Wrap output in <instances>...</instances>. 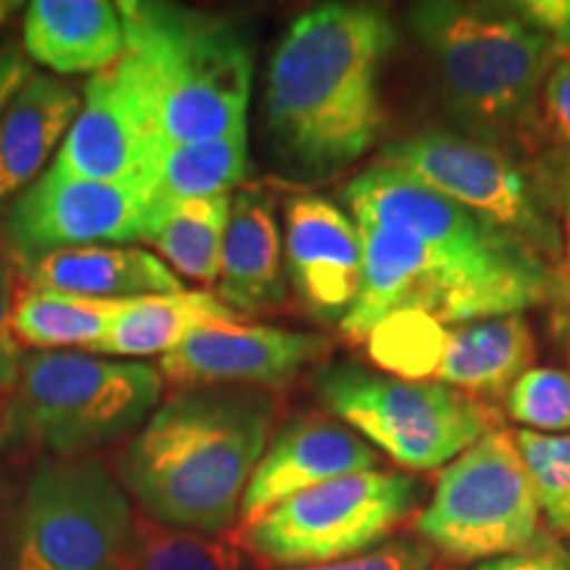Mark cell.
<instances>
[{
  "label": "cell",
  "instance_id": "25",
  "mask_svg": "<svg viewBox=\"0 0 570 570\" xmlns=\"http://www.w3.org/2000/svg\"><path fill=\"white\" fill-rule=\"evenodd\" d=\"M230 219V196L190 198L154 217L146 244H154L169 267L196 283H217Z\"/></svg>",
  "mask_w": 570,
  "mask_h": 570
},
{
  "label": "cell",
  "instance_id": "32",
  "mask_svg": "<svg viewBox=\"0 0 570 570\" xmlns=\"http://www.w3.org/2000/svg\"><path fill=\"white\" fill-rule=\"evenodd\" d=\"M537 111L570 151V48L554 56L541 82Z\"/></svg>",
  "mask_w": 570,
  "mask_h": 570
},
{
  "label": "cell",
  "instance_id": "19",
  "mask_svg": "<svg viewBox=\"0 0 570 570\" xmlns=\"http://www.w3.org/2000/svg\"><path fill=\"white\" fill-rule=\"evenodd\" d=\"M17 269L30 288L85 298H138L185 291L180 275L140 246L63 248Z\"/></svg>",
  "mask_w": 570,
  "mask_h": 570
},
{
  "label": "cell",
  "instance_id": "38",
  "mask_svg": "<svg viewBox=\"0 0 570 570\" xmlns=\"http://www.w3.org/2000/svg\"><path fill=\"white\" fill-rule=\"evenodd\" d=\"M17 11H19V3H0V24H3V21Z\"/></svg>",
  "mask_w": 570,
  "mask_h": 570
},
{
  "label": "cell",
  "instance_id": "39",
  "mask_svg": "<svg viewBox=\"0 0 570 570\" xmlns=\"http://www.w3.org/2000/svg\"><path fill=\"white\" fill-rule=\"evenodd\" d=\"M433 570H458L452 566V562H436V566H433Z\"/></svg>",
  "mask_w": 570,
  "mask_h": 570
},
{
  "label": "cell",
  "instance_id": "36",
  "mask_svg": "<svg viewBox=\"0 0 570 570\" xmlns=\"http://www.w3.org/2000/svg\"><path fill=\"white\" fill-rule=\"evenodd\" d=\"M541 190L550 198L552 209H560L562 217H570V151H560L552 161H547L539 177Z\"/></svg>",
  "mask_w": 570,
  "mask_h": 570
},
{
  "label": "cell",
  "instance_id": "13",
  "mask_svg": "<svg viewBox=\"0 0 570 570\" xmlns=\"http://www.w3.org/2000/svg\"><path fill=\"white\" fill-rule=\"evenodd\" d=\"M156 140L151 104L132 56L125 51L85 85L82 109L53 164L90 180L140 183Z\"/></svg>",
  "mask_w": 570,
  "mask_h": 570
},
{
  "label": "cell",
  "instance_id": "10",
  "mask_svg": "<svg viewBox=\"0 0 570 570\" xmlns=\"http://www.w3.org/2000/svg\"><path fill=\"white\" fill-rule=\"evenodd\" d=\"M344 202L356 225L407 230L433 252L518 285L544 304L566 296L560 273L537 252L391 164L377 161L356 175L344 188Z\"/></svg>",
  "mask_w": 570,
  "mask_h": 570
},
{
  "label": "cell",
  "instance_id": "22",
  "mask_svg": "<svg viewBox=\"0 0 570 570\" xmlns=\"http://www.w3.org/2000/svg\"><path fill=\"white\" fill-rule=\"evenodd\" d=\"M248 169V135L202 142L156 140L140 183L151 196L154 217L167 206L190 198L230 196ZM154 223V219H151Z\"/></svg>",
  "mask_w": 570,
  "mask_h": 570
},
{
  "label": "cell",
  "instance_id": "15",
  "mask_svg": "<svg viewBox=\"0 0 570 570\" xmlns=\"http://www.w3.org/2000/svg\"><path fill=\"white\" fill-rule=\"evenodd\" d=\"M283 244L288 281L302 304L320 323L341 325L362 285L360 225L323 196H291Z\"/></svg>",
  "mask_w": 570,
  "mask_h": 570
},
{
  "label": "cell",
  "instance_id": "16",
  "mask_svg": "<svg viewBox=\"0 0 570 570\" xmlns=\"http://www.w3.org/2000/svg\"><path fill=\"white\" fill-rule=\"evenodd\" d=\"M377 470V452L336 420L304 417L277 431L240 499V525L320 483Z\"/></svg>",
  "mask_w": 570,
  "mask_h": 570
},
{
  "label": "cell",
  "instance_id": "7",
  "mask_svg": "<svg viewBox=\"0 0 570 570\" xmlns=\"http://www.w3.org/2000/svg\"><path fill=\"white\" fill-rule=\"evenodd\" d=\"M132 523V499L101 462L51 458L21 491L6 570H119Z\"/></svg>",
  "mask_w": 570,
  "mask_h": 570
},
{
  "label": "cell",
  "instance_id": "24",
  "mask_svg": "<svg viewBox=\"0 0 570 570\" xmlns=\"http://www.w3.org/2000/svg\"><path fill=\"white\" fill-rule=\"evenodd\" d=\"M125 298H85L59 291L27 288L13 306L11 333L30 352L90 348L111 331Z\"/></svg>",
  "mask_w": 570,
  "mask_h": 570
},
{
  "label": "cell",
  "instance_id": "3",
  "mask_svg": "<svg viewBox=\"0 0 570 570\" xmlns=\"http://www.w3.org/2000/svg\"><path fill=\"white\" fill-rule=\"evenodd\" d=\"M117 9L156 138L202 142L248 135L254 53L235 21L154 0H127Z\"/></svg>",
  "mask_w": 570,
  "mask_h": 570
},
{
  "label": "cell",
  "instance_id": "6",
  "mask_svg": "<svg viewBox=\"0 0 570 570\" xmlns=\"http://www.w3.org/2000/svg\"><path fill=\"white\" fill-rule=\"evenodd\" d=\"M315 391L333 417L407 470L446 468L499 428V415L479 396L354 362L320 367Z\"/></svg>",
  "mask_w": 570,
  "mask_h": 570
},
{
  "label": "cell",
  "instance_id": "27",
  "mask_svg": "<svg viewBox=\"0 0 570 570\" xmlns=\"http://www.w3.org/2000/svg\"><path fill=\"white\" fill-rule=\"evenodd\" d=\"M444 325L423 312H394L370 333V360L377 367L402 375V381H423L425 375H436L446 348Z\"/></svg>",
  "mask_w": 570,
  "mask_h": 570
},
{
  "label": "cell",
  "instance_id": "11",
  "mask_svg": "<svg viewBox=\"0 0 570 570\" xmlns=\"http://www.w3.org/2000/svg\"><path fill=\"white\" fill-rule=\"evenodd\" d=\"M381 161L481 214L550 265L566 254L550 198L504 146L465 132L423 130L383 148Z\"/></svg>",
  "mask_w": 570,
  "mask_h": 570
},
{
  "label": "cell",
  "instance_id": "1",
  "mask_svg": "<svg viewBox=\"0 0 570 570\" xmlns=\"http://www.w3.org/2000/svg\"><path fill=\"white\" fill-rule=\"evenodd\" d=\"M394 46V19L377 3L333 0L291 21L265 88L267 132L291 167L333 175L375 146L381 75Z\"/></svg>",
  "mask_w": 570,
  "mask_h": 570
},
{
  "label": "cell",
  "instance_id": "14",
  "mask_svg": "<svg viewBox=\"0 0 570 570\" xmlns=\"http://www.w3.org/2000/svg\"><path fill=\"white\" fill-rule=\"evenodd\" d=\"M317 333L283 327L214 323L190 331L183 344L161 356L159 373L175 386H285L327 354Z\"/></svg>",
  "mask_w": 570,
  "mask_h": 570
},
{
  "label": "cell",
  "instance_id": "33",
  "mask_svg": "<svg viewBox=\"0 0 570 570\" xmlns=\"http://www.w3.org/2000/svg\"><path fill=\"white\" fill-rule=\"evenodd\" d=\"M533 30L552 42L554 51L570 48V0H518L512 3Z\"/></svg>",
  "mask_w": 570,
  "mask_h": 570
},
{
  "label": "cell",
  "instance_id": "5",
  "mask_svg": "<svg viewBox=\"0 0 570 570\" xmlns=\"http://www.w3.org/2000/svg\"><path fill=\"white\" fill-rule=\"evenodd\" d=\"M161 391V373L142 362L27 352L11 386L0 441L53 458H82L138 431L159 407Z\"/></svg>",
  "mask_w": 570,
  "mask_h": 570
},
{
  "label": "cell",
  "instance_id": "20",
  "mask_svg": "<svg viewBox=\"0 0 570 570\" xmlns=\"http://www.w3.org/2000/svg\"><path fill=\"white\" fill-rule=\"evenodd\" d=\"M217 285L219 302L238 315L269 309L285 298L281 225L273 202L259 188H240L230 196Z\"/></svg>",
  "mask_w": 570,
  "mask_h": 570
},
{
  "label": "cell",
  "instance_id": "30",
  "mask_svg": "<svg viewBox=\"0 0 570 570\" xmlns=\"http://www.w3.org/2000/svg\"><path fill=\"white\" fill-rule=\"evenodd\" d=\"M433 550L423 539H391L375 550L354 558L291 570H433Z\"/></svg>",
  "mask_w": 570,
  "mask_h": 570
},
{
  "label": "cell",
  "instance_id": "28",
  "mask_svg": "<svg viewBox=\"0 0 570 570\" xmlns=\"http://www.w3.org/2000/svg\"><path fill=\"white\" fill-rule=\"evenodd\" d=\"M515 444L529 468L541 515L570 539V433L547 436L523 428L515 431Z\"/></svg>",
  "mask_w": 570,
  "mask_h": 570
},
{
  "label": "cell",
  "instance_id": "34",
  "mask_svg": "<svg viewBox=\"0 0 570 570\" xmlns=\"http://www.w3.org/2000/svg\"><path fill=\"white\" fill-rule=\"evenodd\" d=\"M475 570H570V552L554 541L539 539L531 550L487 560Z\"/></svg>",
  "mask_w": 570,
  "mask_h": 570
},
{
  "label": "cell",
  "instance_id": "8",
  "mask_svg": "<svg viewBox=\"0 0 570 570\" xmlns=\"http://www.w3.org/2000/svg\"><path fill=\"white\" fill-rule=\"evenodd\" d=\"M420 483L394 470H367L285 499L233 539L262 566L312 568L386 544L420 504Z\"/></svg>",
  "mask_w": 570,
  "mask_h": 570
},
{
  "label": "cell",
  "instance_id": "31",
  "mask_svg": "<svg viewBox=\"0 0 570 570\" xmlns=\"http://www.w3.org/2000/svg\"><path fill=\"white\" fill-rule=\"evenodd\" d=\"M19 269L11 256L0 246V389H11L17 383L21 365V346L11 333L13 306L19 298Z\"/></svg>",
  "mask_w": 570,
  "mask_h": 570
},
{
  "label": "cell",
  "instance_id": "17",
  "mask_svg": "<svg viewBox=\"0 0 570 570\" xmlns=\"http://www.w3.org/2000/svg\"><path fill=\"white\" fill-rule=\"evenodd\" d=\"M82 109V90L51 75H30L0 114V217L38 180Z\"/></svg>",
  "mask_w": 570,
  "mask_h": 570
},
{
  "label": "cell",
  "instance_id": "18",
  "mask_svg": "<svg viewBox=\"0 0 570 570\" xmlns=\"http://www.w3.org/2000/svg\"><path fill=\"white\" fill-rule=\"evenodd\" d=\"M21 42L27 59L56 75H96L127 51L122 17L106 0H35Z\"/></svg>",
  "mask_w": 570,
  "mask_h": 570
},
{
  "label": "cell",
  "instance_id": "2",
  "mask_svg": "<svg viewBox=\"0 0 570 570\" xmlns=\"http://www.w3.org/2000/svg\"><path fill=\"white\" fill-rule=\"evenodd\" d=\"M275 399L246 386L177 391L117 458V481L142 515L183 531L223 533L269 444Z\"/></svg>",
  "mask_w": 570,
  "mask_h": 570
},
{
  "label": "cell",
  "instance_id": "26",
  "mask_svg": "<svg viewBox=\"0 0 570 570\" xmlns=\"http://www.w3.org/2000/svg\"><path fill=\"white\" fill-rule=\"evenodd\" d=\"M233 537L183 531L135 510L132 539L119 570H256Z\"/></svg>",
  "mask_w": 570,
  "mask_h": 570
},
{
  "label": "cell",
  "instance_id": "21",
  "mask_svg": "<svg viewBox=\"0 0 570 570\" xmlns=\"http://www.w3.org/2000/svg\"><path fill=\"white\" fill-rule=\"evenodd\" d=\"M533 356L537 344L523 315L475 320L449 331L436 381L473 396H502L529 373Z\"/></svg>",
  "mask_w": 570,
  "mask_h": 570
},
{
  "label": "cell",
  "instance_id": "4",
  "mask_svg": "<svg viewBox=\"0 0 570 570\" xmlns=\"http://www.w3.org/2000/svg\"><path fill=\"white\" fill-rule=\"evenodd\" d=\"M410 30L462 132L504 146L531 122L558 51L512 3L425 0L410 9Z\"/></svg>",
  "mask_w": 570,
  "mask_h": 570
},
{
  "label": "cell",
  "instance_id": "37",
  "mask_svg": "<svg viewBox=\"0 0 570 570\" xmlns=\"http://www.w3.org/2000/svg\"><path fill=\"white\" fill-rule=\"evenodd\" d=\"M562 223H566V262H562V269H558V273L562 288H566V296H570V217H562Z\"/></svg>",
  "mask_w": 570,
  "mask_h": 570
},
{
  "label": "cell",
  "instance_id": "29",
  "mask_svg": "<svg viewBox=\"0 0 570 570\" xmlns=\"http://www.w3.org/2000/svg\"><path fill=\"white\" fill-rule=\"evenodd\" d=\"M508 412L525 431L560 436L570 433V375L554 367H533L508 394Z\"/></svg>",
  "mask_w": 570,
  "mask_h": 570
},
{
  "label": "cell",
  "instance_id": "23",
  "mask_svg": "<svg viewBox=\"0 0 570 570\" xmlns=\"http://www.w3.org/2000/svg\"><path fill=\"white\" fill-rule=\"evenodd\" d=\"M214 323H240V315L204 291L125 298L111 331L92 346V352L114 356H164L180 346L190 331Z\"/></svg>",
  "mask_w": 570,
  "mask_h": 570
},
{
  "label": "cell",
  "instance_id": "9",
  "mask_svg": "<svg viewBox=\"0 0 570 570\" xmlns=\"http://www.w3.org/2000/svg\"><path fill=\"white\" fill-rule=\"evenodd\" d=\"M415 531L454 562L531 550L541 533V510L515 433L497 428L449 462Z\"/></svg>",
  "mask_w": 570,
  "mask_h": 570
},
{
  "label": "cell",
  "instance_id": "12",
  "mask_svg": "<svg viewBox=\"0 0 570 570\" xmlns=\"http://www.w3.org/2000/svg\"><path fill=\"white\" fill-rule=\"evenodd\" d=\"M151 196L142 183H106L51 164L0 217V246L17 267L38 256L148 240Z\"/></svg>",
  "mask_w": 570,
  "mask_h": 570
},
{
  "label": "cell",
  "instance_id": "35",
  "mask_svg": "<svg viewBox=\"0 0 570 570\" xmlns=\"http://www.w3.org/2000/svg\"><path fill=\"white\" fill-rule=\"evenodd\" d=\"M32 75L30 59L24 51H19L17 42H0V114L21 85L27 82V77Z\"/></svg>",
  "mask_w": 570,
  "mask_h": 570
}]
</instances>
